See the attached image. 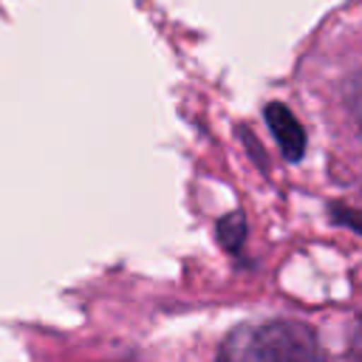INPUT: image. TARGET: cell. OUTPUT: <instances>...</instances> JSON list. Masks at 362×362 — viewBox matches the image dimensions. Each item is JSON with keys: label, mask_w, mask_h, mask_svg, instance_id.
<instances>
[{"label": "cell", "mask_w": 362, "mask_h": 362, "mask_svg": "<svg viewBox=\"0 0 362 362\" xmlns=\"http://www.w3.org/2000/svg\"><path fill=\"white\" fill-rule=\"evenodd\" d=\"M215 362H322V348L311 325L297 320H266L232 328Z\"/></svg>", "instance_id": "obj_1"}, {"label": "cell", "mask_w": 362, "mask_h": 362, "mask_svg": "<svg viewBox=\"0 0 362 362\" xmlns=\"http://www.w3.org/2000/svg\"><path fill=\"white\" fill-rule=\"evenodd\" d=\"M354 348H356V354H362V320L354 328Z\"/></svg>", "instance_id": "obj_6"}, {"label": "cell", "mask_w": 362, "mask_h": 362, "mask_svg": "<svg viewBox=\"0 0 362 362\" xmlns=\"http://www.w3.org/2000/svg\"><path fill=\"white\" fill-rule=\"evenodd\" d=\"M218 240L229 252H240L243 249V240H246V218H243V212H229V215H223L218 221Z\"/></svg>", "instance_id": "obj_3"}, {"label": "cell", "mask_w": 362, "mask_h": 362, "mask_svg": "<svg viewBox=\"0 0 362 362\" xmlns=\"http://www.w3.org/2000/svg\"><path fill=\"white\" fill-rule=\"evenodd\" d=\"M266 124L283 153L286 161H300L305 153V130L297 122V116L283 105V102H269L266 105Z\"/></svg>", "instance_id": "obj_2"}, {"label": "cell", "mask_w": 362, "mask_h": 362, "mask_svg": "<svg viewBox=\"0 0 362 362\" xmlns=\"http://www.w3.org/2000/svg\"><path fill=\"white\" fill-rule=\"evenodd\" d=\"M334 218L339 221V223H345V226H351V229H356L359 235H362V218L351 209V212H345V209H334Z\"/></svg>", "instance_id": "obj_5"}, {"label": "cell", "mask_w": 362, "mask_h": 362, "mask_svg": "<svg viewBox=\"0 0 362 362\" xmlns=\"http://www.w3.org/2000/svg\"><path fill=\"white\" fill-rule=\"evenodd\" d=\"M342 99H345V107H348L351 119H354V122H356V127L362 130V71H359V74H354L351 79H345Z\"/></svg>", "instance_id": "obj_4"}]
</instances>
